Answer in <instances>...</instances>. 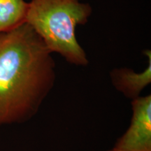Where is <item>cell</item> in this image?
<instances>
[{"mask_svg":"<svg viewBox=\"0 0 151 151\" xmlns=\"http://www.w3.org/2000/svg\"><path fill=\"white\" fill-rule=\"evenodd\" d=\"M55 78L52 53L27 22L0 33V127L32 118Z\"/></svg>","mask_w":151,"mask_h":151,"instance_id":"6da1fadb","label":"cell"},{"mask_svg":"<svg viewBox=\"0 0 151 151\" xmlns=\"http://www.w3.org/2000/svg\"><path fill=\"white\" fill-rule=\"evenodd\" d=\"M92 12L89 4L79 0H31L25 22L51 53L60 54L73 65L86 66L89 62L77 41L76 28L87 23Z\"/></svg>","mask_w":151,"mask_h":151,"instance_id":"7a4b0ae2","label":"cell"},{"mask_svg":"<svg viewBox=\"0 0 151 151\" xmlns=\"http://www.w3.org/2000/svg\"><path fill=\"white\" fill-rule=\"evenodd\" d=\"M131 104L129 127L113 148L122 151H151V95L132 99Z\"/></svg>","mask_w":151,"mask_h":151,"instance_id":"3957f363","label":"cell"},{"mask_svg":"<svg viewBox=\"0 0 151 151\" xmlns=\"http://www.w3.org/2000/svg\"><path fill=\"white\" fill-rule=\"evenodd\" d=\"M144 53L148 58V65L143 71L135 72L129 68H117L111 71L113 86L124 97L134 99L140 97L141 92L151 83V52L146 50Z\"/></svg>","mask_w":151,"mask_h":151,"instance_id":"277c9868","label":"cell"},{"mask_svg":"<svg viewBox=\"0 0 151 151\" xmlns=\"http://www.w3.org/2000/svg\"><path fill=\"white\" fill-rule=\"evenodd\" d=\"M28 6L24 0H0V33L24 23Z\"/></svg>","mask_w":151,"mask_h":151,"instance_id":"5b68a950","label":"cell"},{"mask_svg":"<svg viewBox=\"0 0 151 151\" xmlns=\"http://www.w3.org/2000/svg\"><path fill=\"white\" fill-rule=\"evenodd\" d=\"M108 151H122V150H118V149H116V148H113V149H111V150H108Z\"/></svg>","mask_w":151,"mask_h":151,"instance_id":"8992f818","label":"cell"}]
</instances>
